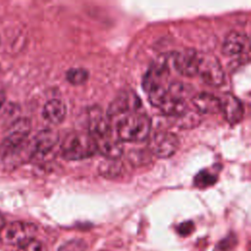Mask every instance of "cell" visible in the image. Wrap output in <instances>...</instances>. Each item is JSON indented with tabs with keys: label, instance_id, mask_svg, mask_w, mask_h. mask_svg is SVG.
<instances>
[{
	"label": "cell",
	"instance_id": "obj_1",
	"mask_svg": "<svg viewBox=\"0 0 251 251\" xmlns=\"http://www.w3.org/2000/svg\"><path fill=\"white\" fill-rule=\"evenodd\" d=\"M169 57L162 54L151 64L143 78V88L147 93L149 102L158 107L163 101L169 85L166 81L169 77Z\"/></svg>",
	"mask_w": 251,
	"mask_h": 251
},
{
	"label": "cell",
	"instance_id": "obj_2",
	"mask_svg": "<svg viewBox=\"0 0 251 251\" xmlns=\"http://www.w3.org/2000/svg\"><path fill=\"white\" fill-rule=\"evenodd\" d=\"M116 136L123 142H139L148 138L151 130L150 117L140 111L128 113L115 121Z\"/></svg>",
	"mask_w": 251,
	"mask_h": 251
},
{
	"label": "cell",
	"instance_id": "obj_3",
	"mask_svg": "<svg viewBox=\"0 0 251 251\" xmlns=\"http://www.w3.org/2000/svg\"><path fill=\"white\" fill-rule=\"evenodd\" d=\"M62 157L69 161L82 160L97 152L96 143L88 132L72 131L65 135L61 142Z\"/></svg>",
	"mask_w": 251,
	"mask_h": 251
},
{
	"label": "cell",
	"instance_id": "obj_4",
	"mask_svg": "<svg viewBox=\"0 0 251 251\" xmlns=\"http://www.w3.org/2000/svg\"><path fill=\"white\" fill-rule=\"evenodd\" d=\"M197 75L212 86H220L225 81V72L219 59L210 53H198Z\"/></svg>",
	"mask_w": 251,
	"mask_h": 251
},
{
	"label": "cell",
	"instance_id": "obj_5",
	"mask_svg": "<svg viewBox=\"0 0 251 251\" xmlns=\"http://www.w3.org/2000/svg\"><path fill=\"white\" fill-rule=\"evenodd\" d=\"M37 227L35 225L26 222H12L0 230V241L6 245L20 246L29 239L34 238Z\"/></svg>",
	"mask_w": 251,
	"mask_h": 251
},
{
	"label": "cell",
	"instance_id": "obj_6",
	"mask_svg": "<svg viewBox=\"0 0 251 251\" xmlns=\"http://www.w3.org/2000/svg\"><path fill=\"white\" fill-rule=\"evenodd\" d=\"M179 146L178 137L169 131H158L149 140L148 150L158 158L173 156Z\"/></svg>",
	"mask_w": 251,
	"mask_h": 251
},
{
	"label": "cell",
	"instance_id": "obj_7",
	"mask_svg": "<svg viewBox=\"0 0 251 251\" xmlns=\"http://www.w3.org/2000/svg\"><path fill=\"white\" fill-rule=\"evenodd\" d=\"M140 101L138 97L129 91H123L111 102L107 111V119L111 122L128 113L139 111Z\"/></svg>",
	"mask_w": 251,
	"mask_h": 251
},
{
	"label": "cell",
	"instance_id": "obj_8",
	"mask_svg": "<svg viewBox=\"0 0 251 251\" xmlns=\"http://www.w3.org/2000/svg\"><path fill=\"white\" fill-rule=\"evenodd\" d=\"M31 129L30 120L27 118H19L8 127L4 138L2 150H12L23 146Z\"/></svg>",
	"mask_w": 251,
	"mask_h": 251
},
{
	"label": "cell",
	"instance_id": "obj_9",
	"mask_svg": "<svg viewBox=\"0 0 251 251\" xmlns=\"http://www.w3.org/2000/svg\"><path fill=\"white\" fill-rule=\"evenodd\" d=\"M59 140L58 133L51 129L45 128L40 130L33 138L30 147V157L41 159L46 157L55 147Z\"/></svg>",
	"mask_w": 251,
	"mask_h": 251
},
{
	"label": "cell",
	"instance_id": "obj_10",
	"mask_svg": "<svg viewBox=\"0 0 251 251\" xmlns=\"http://www.w3.org/2000/svg\"><path fill=\"white\" fill-rule=\"evenodd\" d=\"M174 67L176 72L184 76H194L197 75L198 52L193 48H186L174 54Z\"/></svg>",
	"mask_w": 251,
	"mask_h": 251
},
{
	"label": "cell",
	"instance_id": "obj_11",
	"mask_svg": "<svg viewBox=\"0 0 251 251\" xmlns=\"http://www.w3.org/2000/svg\"><path fill=\"white\" fill-rule=\"evenodd\" d=\"M221 111L229 124H238L244 115L242 103L232 94L226 93L220 98Z\"/></svg>",
	"mask_w": 251,
	"mask_h": 251
},
{
	"label": "cell",
	"instance_id": "obj_12",
	"mask_svg": "<svg viewBox=\"0 0 251 251\" xmlns=\"http://www.w3.org/2000/svg\"><path fill=\"white\" fill-rule=\"evenodd\" d=\"M249 47V39L248 37L241 32L238 31H230L225 38L222 52L225 56H237L241 55L248 50Z\"/></svg>",
	"mask_w": 251,
	"mask_h": 251
},
{
	"label": "cell",
	"instance_id": "obj_13",
	"mask_svg": "<svg viewBox=\"0 0 251 251\" xmlns=\"http://www.w3.org/2000/svg\"><path fill=\"white\" fill-rule=\"evenodd\" d=\"M94 141L97 151L106 159H119L124 153L123 142L117 136H114L112 132L94 139Z\"/></svg>",
	"mask_w": 251,
	"mask_h": 251
},
{
	"label": "cell",
	"instance_id": "obj_14",
	"mask_svg": "<svg viewBox=\"0 0 251 251\" xmlns=\"http://www.w3.org/2000/svg\"><path fill=\"white\" fill-rule=\"evenodd\" d=\"M191 101L198 114H216L221 111L220 97L211 93H197L192 97Z\"/></svg>",
	"mask_w": 251,
	"mask_h": 251
},
{
	"label": "cell",
	"instance_id": "obj_15",
	"mask_svg": "<svg viewBox=\"0 0 251 251\" xmlns=\"http://www.w3.org/2000/svg\"><path fill=\"white\" fill-rule=\"evenodd\" d=\"M66 114V105L59 99H51L47 101L42 110L44 120L53 125L61 124L65 120Z\"/></svg>",
	"mask_w": 251,
	"mask_h": 251
},
{
	"label": "cell",
	"instance_id": "obj_16",
	"mask_svg": "<svg viewBox=\"0 0 251 251\" xmlns=\"http://www.w3.org/2000/svg\"><path fill=\"white\" fill-rule=\"evenodd\" d=\"M98 171L106 178H116L123 174L124 166L119 159H106L100 163Z\"/></svg>",
	"mask_w": 251,
	"mask_h": 251
},
{
	"label": "cell",
	"instance_id": "obj_17",
	"mask_svg": "<svg viewBox=\"0 0 251 251\" xmlns=\"http://www.w3.org/2000/svg\"><path fill=\"white\" fill-rule=\"evenodd\" d=\"M176 125L181 128H191L194 126H197L200 123V116L197 112L186 110L181 115L176 118Z\"/></svg>",
	"mask_w": 251,
	"mask_h": 251
},
{
	"label": "cell",
	"instance_id": "obj_18",
	"mask_svg": "<svg viewBox=\"0 0 251 251\" xmlns=\"http://www.w3.org/2000/svg\"><path fill=\"white\" fill-rule=\"evenodd\" d=\"M218 179V176L209 170L200 171L194 177V184L199 188H206L213 185Z\"/></svg>",
	"mask_w": 251,
	"mask_h": 251
},
{
	"label": "cell",
	"instance_id": "obj_19",
	"mask_svg": "<svg viewBox=\"0 0 251 251\" xmlns=\"http://www.w3.org/2000/svg\"><path fill=\"white\" fill-rule=\"evenodd\" d=\"M67 80L73 85L83 84L88 78V72L82 68L70 69L66 74Z\"/></svg>",
	"mask_w": 251,
	"mask_h": 251
},
{
	"label": "cell",
	"instance_id": "obj_20",
	"mask_svg": "<svg viewBox=\"0 0 251 251\" xmlns=\"http://www.w3.org/2000/svg\"><path fill=\"white\" fill-rule=\"evenodd\" d=\"M151 153L149 150L137 149V150H130L128 152V160L131 164L140 166L147 164L151 160Z\"/></svg>",
	"mask_w": 251,
	"mask_h": 251
},
{
	"label": "cell",
	"instance_id": "obj_21",
	"mask_svg": "<svg viewBox=\"0 0 251 251\" xmlns=\"http://www.w3.org/2000/svg\"><path fill=\"white\" fill-rule=\"evenodd\" d=\"M87 244L82 239H72L60 246L58 251H86Z\"/></svg>",
	"mask_w": 251,
	"mask_h": 251
},
{
	"label": "cell",
	"instance_id": "obj_22",
	"mask_svg": "<svg viewBox=\"0 0 251 251\" xmlns=\"http://www.w3.org/2000/svg\"><path fill=\"white\" fill-rule=\"evenodd\" d=\"M17 251H44V246L39 240L32 238L18 246Z\"/></svg>",
	"mask_w": 251,
	"mask_h": 251
},
{
	"label": "cell",
	"instance_id": "obj_23",
	"mask_svg": "<svg viewBox=\"0 0 251 251\" xmlns=\"http://www.w3.org/2000/svg\"><path fill=\"white\" fill-rule=\"evenodd\" d=\"M235 239L236 238L234 236H232V235L224 238L216 246V251H230V249H232V247L235 244Z\"/></svg>",
	"mask_w": 251,
	"mask_h": 251
},
{
	"label": "cell",
	"instance_id": "obj_24",
	"mask_svg": "<svg viewBox=\"0 0 251 251\" xmlns=\"http://www.w3.org/2000/svg\"><path fill=\"white\" fill-rule=\"evenodd\" d=\"M194 229V225L192 222H184V223H181L178 227H177V231L180 235L182 236H186L188 234H190Z\"/></svg>",
	"mask_w": 251,
	"mask_h": 251
},
{
	"label": "cell",
	"instance_id": "obj_25",
	"mask_svg": "<svg viewBox=\"0 0 251 251\" xmlns=\"http://www.w3.org/2000/svg\"><path fill=\"white\" fill-rule=\"evenodd\" d=\"M5 99H6L5 92H4L2 89H0V109H1V107L3 106V104H4V102H5Z\"/></svg>",
	"mask_w": 251,
	"mask_h": 251
},
{
	"label": "cell",
	"instance_id": "obj_26",
	"mask_svg": "<svg viewBox=\"0 0 251 251\" xmlns=\"http://www.w3.org/2000/svg\"><path fill=\"white\" fill-rule=\"evenodd\" d=\"M4 225H5V223H4V219H3V217L1 216V214H0V230H1V228L4 226Z\"/></svg>",
	"mask_w": 251,
	"mask_h": 251
}]
</instances>
